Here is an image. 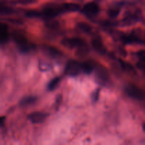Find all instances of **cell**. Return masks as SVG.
Returning a JSON list of instances; mask_svg holds the SVG:
<instances>
[{"label": "cell", "mask_w": 145, "mask_h": 145, "mask_svg": "<svg viewBox=\"0 0 145 145\" xmlns=\"http://www.w3.org/2000/svg\"><path fill=\"white\" fill-rule=\"evenodd\" d=\"M62 45L68 48H76L79 52L83 54L88 49L87 45L84 40L79 38H65L61 42Z\"/></svg>", "instance_id": "6da1fadb"}, {"label": "cell", "mask_w": 145, "mask_h": 145, "mask_svg": "<svg viewBox=\"0 0 145 145\" xmlns=\"http://www.w3.org/2000/svg\"><path fill=\"white\" fill-rule=\"evenodd\" d=\"M64 14L63 9H62V4L60 5H56V4H49L42 8V11L41 13V16L47 17V18H54L58 15Z\"/></svg>", "instance_id": "7a4b0ae2"}, {"label": "cell", "mask_w": 145, "mask_h": 145, "mask_svg": "<svg viewBox=\"0 0 145 145\" xmlns=\"http://www.w3.org/2000/svg\"><path fill=\"white\" fill-rule=\"evenodd\" d=\"M65 74L68 76H77L82 72V63L75 60H71L67 64Z\"/></svg>", "instance_id": "3957f363"}, {"label": "cell", "mask_w": 145, "mask_h": 145, "mask_svg": "<svg viewBox=\"0 0 145 145\" xmlns=\"http://www.w3.org/2000/svg\"><path fill=\"white\" fill-rule=\"evenodd\" d=\"M14 39L22 52H26L32 49V45L28 42V40L22 34H15L14 35Z\"/></svg>", "instance_id": "277c9868"}, {"label": "cell", "mask_w": 145, "mask_h": 145, "mask_svg": "<svg viewBox=\"0 0 145 145\" xmlns=\"http://www.w3.org/2000/svg\"><path fill=\"white\" fill-rule=\"evenodd\" d=\"M126 93L129 96L139 101H142L144 99V91L137 86L135 85H129L125 89Z\"/></svg>", "instance_id": "5b68a950"}, {"label": "cell", "mask_w": 145, "mask_h": 145, "mask_svg": "<svg viewBox=\"0 0 145 145\" xmlns=\"http://www.w3.org/2000/svg\"><path fill=\"white\" fill-rule=\"evenodd\" d=\"M99 5L94 2H89L85 4L82 9V12L88 16H96L99 12Z\"/></svg>", "instance_id": "8992f818"}, {"label": "cell", "mask_w": 145, "mask_h": 145, "mask_svg": "<svg viewBox=\"0 0 145 145\" xmlns=\"http://www.w3.org/2000/svg\"><path fill=\"white\" fill-rule=\"evenodd\" d=\"M140 13L139 11L135 12H129L126 14L125 16L123 19V24L125 25H130L135 24L140 20Z\"/></svg>", "instance_id": "52a82bcc"}, {"label": "cell", "mask_w": 145, "mask_h": 145, "mask_svg": "<svg viewBox=\"0 0 145 145\" xmlns=\"http://www.w3.org/2000/svg\"><path fill=\"white\" fill-rule=\"evenodd\" d=\"M48 115L42 112H35V113H31L28 116V120L33 123H40L46 119Z\"/></svg>", "instance_id": "ba28073f"}, {"label": "cell", "mask_w": 145, "mask_h": 145, "mask_svg": "<svg viewBox=\"0 0 145 145\" xmlns=\"http://www.w3.org/2000/svg\"><path fill=\"white\" fill-rule=\"evenodd\" d=\"M9 38L8 25L4 23L0 22V44H4L8 41Z\"/></svg>", "instance_id": "9c48e42d"}, {"label": "cell", "mask_w": 145, "mask_h": 145, "mask_svg": "<svg viewBox=\"0 0 145 145\" xmlns=\"http://www.w3.org/2000/svg\"><path fill=\"white\" fill-rule=\"evenodd\" d=\"M96 76L101 82H107L109 79V75L105 68L101 66H98L96 69Z\"/></svg>", "instance_id": "30bf717a"}, {"label": "cell", "mask_w": 145, "mask_h": 145, "mask_svg": "<svg viewBox=\"0 0 145 145\" xmlns=\"http://www.w3.org/2000/svg\"><path fill=\"white\" fill-rule=\"evenodd\" d=\"M122 40L127 44H141L143 42L140 38L134 34L123 35L122 36Z\"/></svg>", "instance_id": "8fae6325"}, {"label": "cell", "mask_w": 145, "mask_h": 145, "mask_svg": "<svg viewBox=\"0 0 145 145\" xmlns=\"http://www.w3.org/2000/svg\"><path fill=\"white\" fill-rule=\"evenodd\" d=\"M92 46L94 48L95 50L99 54L103 55L106 52V48L103 45V42L99 38H94L91 42Z\"/></svg>", "instance_id": "7c38bea8"}, {"label": "cell", "mask_w": 145, "mask_h": 145, "mask_svg": "<svg viewBox=\"0 0 145 145\" xmlns=\"http://www.w3.org/2000/svg\"><path fill=\"white\" fill-rule=\"evenodd\" d=\"M62 7L64 14L68 12H74L80 8V6L75 3H63Z\"/></svg>", "instance_id": "4fadbf2b"}, {"label": "cell", "mask_w": 145, "mask_h": 145, "mask_svg": "<svg viewBox=\"0 0 145 145\" xmlns=\"http://www.w3.org/2000/svg\"><path fill=\"white\" fill-rule=\"evenodd\" d=\"M120 64L122 69L124 71H125V72H128V73L130 74L135 73V69L134 67H133L131 64L129 63V62H125V61L120 59Z\"/></svg>", "instance_id": "5bb4252c"}, {"label": "cell", "mask_w": 145, "mask_h": 145, "mask_svg": "<svg viewBox=\"0 0 145 145\" xmlns=\"http://www.w3.org/2000/svg\"><path fill=\"white\" fill-rule=\"evenodd\" d=\"M77 27L81 31L85 33H91L92 32V28L89 24L84 22H79L77 24Z\"/></svg>", "instance_id": "9a60e30c"}, {"label": "cell", "mask_w": 145, "mask_h": 145, "mask_svg": "<svg viewBox=\"0 0 145 145\" xmlns=\"http://www.w3.org/2000/svg\"><path fill=\"white\" fill-rule=\"evenodd\" d=\"M14 9L6 5L0 4V14L1 15H9L14 13Z\"/></svg>", "instance_id": "2e32d148"}, {"label": "cell", "mask_w": 145, "mask_h": 145, "mask_svg": "<svg viewBox=\"0 0 145 145\" xmlns=\"http://www.w3.org/2000/svg\"><path fill=\"white\" fill-rule=\"evenodd\" d=\"M120 9L119 7H115L113 8H109V10L108 11V14L109 16L112 18H116V17L118 16V14H120Z\"/></svg>", "instance_id": "e0dca14e"}, {"label": "cell", "mask_w": 145, "mask_h": 145, "mask_svg": "<svg viewBox=\"0 0 145 145\" xmlns=\"http://www.w3.org/2000/svg\"><path fill=\"white\" fill-rule=\"evenodd\" d=\"M82 72H84L86 74H91L93 70V67L91 65L87 62H84L82 63Z\"/></svg>", "instance_id": "ac0fdd59"}, {"label": "cell", "mask_w": 145, "mask_h": 145, "mask_svg": "<svg viewBox=\"0 0 145 145\" xmlns=\"http://www.w3.org/2000/svg\"><path fill=\"white\" fill-rule=\"evenodd\" d=\"M59 82H60V79H59V77H56L55 78V79H53L52 81H50V82L49 84H48V89L50 91L54 90V89L58 86Z\"/></svg>", "instance_id": "d6986e66"}, {"label": "cell", "mask_w": 145, "mask_h": 145, "mask_svg": "<svg viewBox=\"0 0 145 145\" xmlns=\"http://www.w3.org/2000/svg\"><path fill=\"white\" fill-rule=\"evenodd\" d=\"M36 101V98L33 97V96H30V97H26L25 99H22L21 101V105L22 106H26V105L31 104V103H34Z\"/></svg>", "instance_id": "ffe728a7"}, {"label": "cell", "mask_w": 145, "mask_h": 145, "mask_svg": "<svg viewBox=\"0 0 145 145\" xmlns=\"http://www.w3.org/2000/svg\"><path fill=\"white\" fill-rule=\"evenodd\" d=\"M25 16L29 18H37L41 16V13L35 10H30L25 12Z\"/></svg>", "instance_id": "44dd1931"}, {"label": "cell", "mask_w": 145, "mask_h": 145, "mask_svg": "<svg viewBox=\"0 0 145 145\" xmlns=\"http://www.w3.org/2000/svg\"><path fill=\"white\" fill-rule=\"evenodd\" d=\"M46 50L49 52L50 55H53V56H59L60 52L59 51H58L56 48H52V47H47Z\"/></svg>", "instance_id": "7402d4cb"}, {"label": "cell", "mask_w": 145, "mask_h": 145, "mask_svg": "<svg viewBox=\"0 0 145 145\" xmlns=\"http://www.w3.org/2000/svg\"><path fill=\"white\" fill-rule=\"evenodd\" d=\"M5 123V118L4 117H0V127H3Z\"/></svg>", "instance_id": "603a6c76"}]
</instances>
